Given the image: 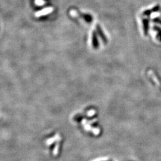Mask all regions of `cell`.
Listing matches in <instances>:
<instances>
[{"instance_id":"6da1fadb","label":"cell","mask_w":161,"mask_h":161,"mask_svg":"<svg viewBox=\"0 0 161 161\" xmlns=\"http://www.w3.org/2000/svg\"><path fill=\"white\" fill-rule=\"evenodd\" d=\"M70 15L73 16H75L77 18L78 17H82V19H84V20L87 22H91L92 21V17L91 16L87 15V14H80V13H78L75 10H72L70 11Z\"/></svg>"},{"instance_id":"7a4b0ae2","label":"cell","mask_w":161,"mask_h":161,"mask_svg":"<svg viewBox=\"0 0 161 161\" xmlns=\"http://www.w3.org/2000/svg\"><path fill=\"white\" fill-rule=\"evenodd\" d=\"M53 10V8H51V7H48L47 9H44L41 11H38L37 13H35V16L36 17H40L44 15H46L47 14H48L49 13L51 12Z\"/></svg>"},{"instance_id":"3957f363","label":"cell","mask_w":161,"mask_h":161,"mask_svg":"<svg viewBox=\"0 0 161 161\" xmlns=\"http://www.w3.org/2000/svg\"><path fill=\"white\" fill-rule=\"evenodd\" d=\"M96 28H97V30L98 34H99V35L100 36V37H101V39H102L103 40V41L106 42V37H105V36L104 35L103 33V32H102V31H101V28H100L99 26V25H97Z\"/></svg>"},{"instance_id":"277c9868","label":"cell","mask_w":161,"mask_h":161,"mask_svg":"<svg viewBox=\"0 0 161 161\" xmlns=\"http://www.w3.org/2000/svg\"><path fill=\"white\" fill-rule=\"evenodd\" d=\"M93 44H94V46L95 47L97 46V36H96L95 32H93Z\"/></svg>"},{"instance_id":"5b68a950","label":"cell","mask_w":161,"mask_h":161,"mask_svg":"<svg viewBox=\"0 0 161 161\" xmlns=\"http://www.w3.org/2000/svg\"><path fill=\"white\" fill-rule=\"evenodd\" d=\"M36 4H38V5H41L43 4L44 2L42 1V0H36V1H35Z\"/></svg>"}]
</instances>
